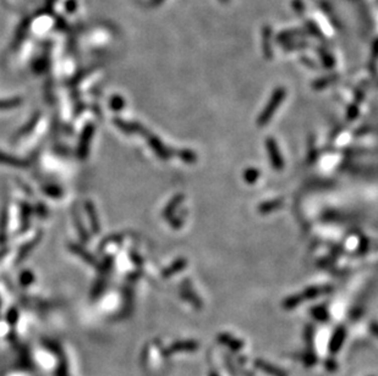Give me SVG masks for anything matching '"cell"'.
I'll list each match as a JSON object with an SVG mask.
<instances>
[{"label": "cell", "instance_id": "6da1fadb", "mask_svg": "<svg viewBox=\"0 0 378 376\" xmlns=\"http://www.w3.org/2000/svg\"><path fill=\"white\" fill-rule=\"evenodd\" d=\"M285 96H286V90L284 87L277 88V89L273 92L271 99H269V102L267 103L264 110L261 113V115L258 116V119H257L258 126H264V125H267L269 121H271L272 116L274 115L275 110L278 109V107H279L281 103H283L284 99H285Z\"/></svg>", "mask_w": 378, "mask_h": 376}, {"label": "cell", "instance_id": "7a4b0ae2", "mask_svg": "<svg viewBox=\"0 0 378 376\" xmlns=\"http://www.w3.org/2000/svg\"><path fill=\"white\" fill-rule=\"evenodd\" d=\"M266 147H267V153L269 155V160H271V164L273 165L277 171L283 170L284 167V160H283V155L280 154L279 147H278L277 142L274 141V138H271L268 137L266 141Z\"/></svg>", "mask_w": 378, "mask_h": 376}, {"label": "cell", "instance_id": "3957f363", "mask_svg": "<svg viewBox=\"0 0 378 376\" xmlns=\"http://www.w3.org/2000/svg\"><path fill=\"white\" fill-rule=\"evenodd\" d=\"M301 36H304V32L301 30L284 31V32L278 34L277 41H278V43H284V44H286V43L294 41L296 37H301Z\"/></svg>", "mask_w": 378, "mask_h": 376}, {"label": "cell", "instance_id": "277c9868", "mask_svg": "<svg viewBox=\"0 0 378 376\" xmlns=\"http://www.w3.org/2000/svg\"><path fill=\"white\" fill-rule=\"evenodd\" d=\"M318 55H320V58H321V60H322L323 65H325L327 68H331V67L334 66L335 62H334L333 55H332V54L329 53L328 50L325 49V48H318Z\"/></svg>", "mask_w": 378, "mask_h": 376}, {"label": "cell", "instance_id": "5b68a950", "mask_svg": "<svg viewBox=\"0 0 378 376\" xmlns=\"http://www.w3.org/2000/svg\"><path fill=\"white\" fill-rule=\"evenodd\" d=\"M281 204H283V201H280V199L269 201V202H266V203L261 204L260 208H258V210H260V213H262V214H268L273 212V210L278 209Z\"/></svg>", "mask_w": 378, "mask_h": 376}, {"label": "cell", "instance_id": "8992f818", "mask_svg": "<svg viewBox=\"0 0 378 376\" xmlns=\"http://www.w3.org/2000/svg\"><path fill=\"white\" fill-rule=\"evenodd\" d=\"M338 78H339V76H338V75H331V76L323 77V78L317 79V81L315 82L314 87L317 88V89H320V88H325V87H327V85L334 83V82H337Z\"/></svg>", "mask_w": 378, "mask_h": 376}, {"label": "cell", "instance_id": "52a82bcc", "mask_svg": "<svg viewBox=\"0 0 378 376\" xmlns=\"http://www.w3.org/2000/svg\"><path fill=\"white\" fill-rule=\"evenodd\" d=\"M258 177H260V171L255 169V167H249V169L245 170V172H244V178H245L247 183H255Z\"/></svg>", "mask_w": 378, "mask_h": 376}, {"label": "cell", "instance_id": "ba28073f", "mask_svg": "<svg viewBox=\"0 0 378 376\" xmlns=\"http://www.w3.org/2000/svg\"><path fill=\"white\" fill-rule=\"evenodd\" d=\"M305 27L306 31H308L310 34H312L314 37H316V38H323L322 31L320 30V27H318L314 21H306Z\"/></svg>", "mask_w": 378, "mask_h": 376}, {"label": "cell", "instance_id": "9c48e42d", "mask_svg": "<svg viewBox=\"0 0 378 376\" xmlns=\"http://www.w3.org/2000/svg\"><path fill=\"white\" fill-rule=\"evenodd\" d=\"M306 47H308V43H305V42H296V41H291V42L286 43V44L284 45V48H285L286 50L303 49V48H306Z\"/></svg>", "mask_w": 378, "mask_h": 376}, {"label": "cell", "instance_id": "30bf717a", "mask_svg": "<svg viewBox=\"0 0 378 376\" xmlns=\"http://www.w3.org/2000/svg\"><path fill=\"white\" fill-rule=\"evenodd\" d=\"M291 7L295 10V13H297L299 15H303L304 11H305V4H304L303 0H294L291 3Z\"/></svg>", "mask_w": 378, "mask_h": 376}, {"label": "cell", "instance_id": "8fae6325", "mask_svg": "<svg viewBox=\"0 0 378 376\" xmlns=\"http://www.w3.org/2000/svg\"><path fill=\"white\" fill-rule=\"evenodd\" d=\"M181 159L186 162H194L196 160V155L195 153L190 152V150H184V152L181 153Z\"/></svg>", "mask_w": 378, "mask_h": 376}, {"label": "cell", "instance_id": "7c38bea8", "mask_svg": "<svg viewBox=\"0 0 378 376\" xmlns=\"http://www.w3.org/2000/svg\"><path fill=\"white\" fill-rule=\"evenodd\" d=\"M19 104V102H16V101H14V102H4V103H0V108H3V107H8V108H9V107H16V105H18Z\"/></svg>", "mask_w": 378, "mask_h": 376}, {"label": "cell", "instance_id": "4fadbf2b", "mask_svg": "<svg viewBox=\"0 0 378 376\" xmlns=\"http://www.w3.org/2000/svg\"><path fill=\"white\" fill-rule=\"evenodd\" d=\"M220 2H221V3H224V4H225V3H228L229 0H220Z\"/></svg>", "mask_w": 378, "mask_h": 376}]
</instances>
